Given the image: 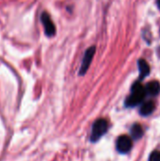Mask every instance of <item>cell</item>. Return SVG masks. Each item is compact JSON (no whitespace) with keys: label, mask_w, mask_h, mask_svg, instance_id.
I'll return each mask as SVG.
<instances>
[{"label":"cell","mask_w":160,"mask_h":161,"mask_svg":"<svg viewBox=\"0 0 160 161\" xmlns=\"http://www.w3.org/2000/svg\"><path fill=\"white\" fill-rule=\"evenodd\" d=\"M94 53H95V47L92 46L91 48H89L86 53H85V56L83 58V61H82V64H81V68H80V75H83L87 70L89 69L90 65H91V62L93 58V56H94Z\"/></svg>","instance_id":"obj_4"},{"label":"cell","mask_w":160,"mask_h":161,"mask_svg":"<svg viewBox=\"0 0 160 161\" xmlns=\"http://www.w3.org/2000/svg\"><path fill=\"white\" fill-rule=\"evenodd\" d=\"M155 108H156V105L153 101H147L141 106L140 112L142 116H149L150 114L154 112Z\"/></svg>","instance_id":"obj_6"},{"label":"cell","mask_w":160,"mask_h":161,"mask_svg":"<svg viewBox=\"0 0 160 161\" xmlns=\"http://www.w3.org/2000/svg\"><path fill=\"white\" fill-rule=\"evenodd\" d=\"M41 23H42V25H43L45 34H46L48 37H52L53 35H55V33H56L55 25L53 24V22H52L50 16H49L46 12H43V13L41 14Z\"/></svg>","instance_id":"obj_5"},{"label":"cell","mask_w":160,"mask_h":161,"mask_svg":"<svg viewBox=\"0 0 160 161\" xmlns=\"http://www.w3.org/2000/svg\"><path fill=\"white\" fill-rule=\"evenodd\" d=\"M139 68H140V74H141V78L146 77L149 73H150V67L149 64L144 60V59H140L139 60Z\"/></svg>","instance_id":"obj_8"},{"label":"cell","mask_w":160,"mask_h":161,"mask_svg":"<svg viewBox=\"0 0 160 161\" xmlns=\"http://www.w3.org/2000/svg\"><path fill=\"white\" fill-rule=\"evenodd\" d=\"M132 144H133L132 140L128 136L123 135V136L119 137L118 140H117V143H116L117 150L122 154H126L131 150Z\"/></svg>","instance_id":"obj_3"},{"label":"cell","mask_w":160,"mask_h":161,"mask_svg":"<svg viewBox=\"0 0 160 161\" xmlns=\"http://www.w3.org/2000/svg\"><path fill=\"white\" fill-rule=\"evenodd\" d=\"M131 135L135 140L141 139L142 136H143V128L141 127V125H139V124H135L131 127Z\"/></svg>","instance_id":"obj_9"},{"label":"cell","mask_w":160,"mask_h":161,"mask_svg":"<svg viewBox=\"0 0 160 161\" xmlns=\"http://www.w3.org/2000/svg\"><path fill=\"white\" fill-rule=\"evenodd\" d=\"M145 87H143L140 82H136L132 87L131 95L126 99V106L127 107H136L142 102L146 94Z\"/></svg>","instance_id":"obj_1"},{"label":"cell","mask_w":160,"mask_h":161,"mask_svg":"<svg viewBox=\"0 0 160 161\" xmlns=\"http://www.w3.org/2000/svg\"><path fill=\"white\" fill-rule=\"evenodd\" d=\"M149 161H160V152L155 151L150 155Z\"/></svg>","instance_id":"obj_10"},{"label":"cell","mask_w":160,"mask_h":161,"mask_svg":"<svg viewBox=\"0 0 160 161\" xmlns=\"http://www.w3.org/2000/svg\"><path fill=\"white\" fill-rule=\"evenodd\" d=\"M157 6H158V8L160 9V0H157Z\"/></svg>","instance_id":"obj_11"},{"label":"cell","mask_w":160,"mask_h":161,"mask_svg":"<svg viewBox=\"0 0 160 161\" xmlns=\"http://www.w3.org/2000/svg\"><path fill=\"white\" fill-rule=\"evenodd\" d=\"M108 125L107 120L105 119H99L97 120L92 126V130H91V141L95 142L97 141H99L108 131Z\"/></svg>","instance_id":"obj_2"},{"label":"cell","mask_w":160,"mask_h":161,"mask_svg":"<svg viewBox=\"0 0 160 161\" xmlns=\"http://www.w3.org/2000/svg\"><path fill=\"white\" fill-rule=\"evenodd\" d=\"M145 90H146V92H147L148 94H150V95H153V96L157 95L160 92L159 82H157V81L149 82V83L146 85Z\"/></svg>","instance_id":"obj_7"}]
</instances>
